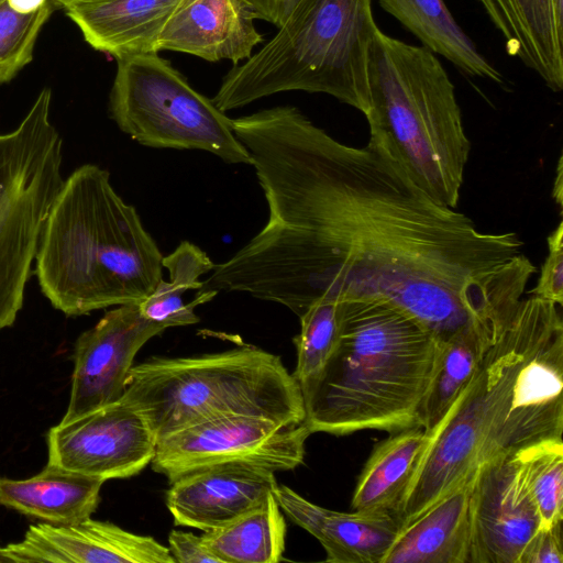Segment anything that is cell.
Here are the masks:
<instances>
[{
    "instance_id": "obj_24",
    "label": "cell",
    "mask_w": 563,
    "mask_h": 563,
    "mask_svg": "<svg viewBox=\"0 0 563 563\" xmlns=\"http://www.w3.org/2000/svg\"><path fill=\"white\" fill-rule=\"evenodd\" d=\"M200 537L219 563H277L285 550L286 522L272 492L230 522Z\"/></svg>"
},
{
    "instance_id": "obj_29",
    "label": "cell",
    "mask_w": 563,
    "mask_h": 563,
    "mask_svg": "<svg viewBox=\"0 0 563 563\" xmlns=\"http://www.w3.org/2000/svg\"><path fill=\"white\" fill-rule=\"evenodd\" d=\"M548 255L541 265L537 285L530 290L536 296L561 306L563 305V222L547 239Z\"/></svg>"
},
{
    "instance_id": "obj_23",
    "label": "cell",
    "mask_w": 563,
    "mask_h": 563,
    "mask_svg": "<svg viewBox=\"0 0 563 563\" xmlns=\"http://www.w3.org/2000/svg\"><path fill=\"white\" fill-rule=\"evenodd\" d=\"M384 11L411 32L422 46L463 73L500 84L503 75L476 48L443 0H378Z\"/></svg>"
},
{
    "instance_id": "obj_32",
    "label": "cell",
    "mask_w": 563,
    "mask_h": 563,
    "mask_svg": "<svg viewBox=\"0 0 563 563\" xmlns=\"http://www.w3.org/2000/svg\"><path fill=\"white\" fill-rule=\"evenodd\" d=\"M257 20H264L279 27L299 0H250Z\"/></svg>"
},
{
    "instance_id": "obj_19",
    "label": "cell",
    "mask_w": 563,
    "mask_h": 563,
    "mask_svg": "<svg viewBox=\"0 0 563 563\" xmlns=\"http://www.w3.org/2000/svg\"><path fill=\"white\" fill-rule=\"evenodd\" d=\"M472 486L473 477L402 526L382 563H470Z\"/></svg>"
},
{
    "instance_id": "obj_34",
    "label": "cell",
    "mask_w": 563,
    "mask_h": 563,
    "mask_svg": "<svg viewBox=\"0 0 563 563\" xmlns=\"http://www.w3.org/2000/svg\"><path fill=\"white\" fill-rule=\"evenodd\" d=\"M562 155L559 157L556 173L554 176L552 197L560 208L563 206V168Z\"/></svg>"
},
{
    "instance_id": "obj_30",
    "label": "cell",
    "mask_w": 563,
    "mask_h": 563,
    "mask_svg": "<svg viewBox=\"0 0 563 563\" xmlns=\"http://www.w3.org/2000/svg\"><path fill=\"white\" fill-rule=\"evenodd\" d=\"M168 549L175 563H219L201 537L191 532L172 530L168 536Z\"/></svg>"
},
{
    "instance_id": "obj_1",
    "label": "cell",
    "mask_w": 563,
    "mask_h": 563,
    "mask_svg": "<svg viewBox=\"0 0 563 563\" xmlns=\"http://www.w3.org/2000/svg\"><path fill=\"white\" fill-rule=\"evenodd\" d=\"M232 123L268 219L198 291L245 292L298 317L319 301L383 300L443 341L506 286L519 235L479 231L372 144H344L294 106Z\"/></svg>"
},
{
    "instance_id": "obj_17",
    "label": "cell",
    "mask_w": 563,
    "mask_h": 563,
    "mask_svg": "<svg viewBox=\"0 0 563 563\" xmlns=\"http://www.w3.org/2000/svg\"><path fill=\"white\" fill-rule=\"evenodd\" d=\"M274 495L285 515L321 543L330 563H382L401 528L393 512L330 510L286 485Z\"/></svg>"
},
{
    "instance_id": "obj_15",
    "label": "cell",
    "mask_w": 563,
    "mask_h": 563,
    "mask_svg": "<svg viewBox=\"0 0 563 563\" xmlns=\"http://www.w3.org/2000/svg\"><path fill=\"white\" fill-rule=\"evenodd\" d=\"M166 506L176 526L203 532L224 526L275 490V472L249 464L197 468L169 482Z\"/></svg>"
},
{
    "instance_id": "obj_5",
    "label": "cell",
    "mask_w": 563,
    "mask_h": 563,
    "mask_svg": "<svg viewBox=\"0 0 563 563\" xmlns=\"http://www.w3.org/2000/svg\"><path fill=\"white\" fill-rule=\"evenodd\" d=\"M368 143L437 203L456 209L471 143L437 55L378 29L368 60Z\"/></svg>"
},
{
    "instance_id": "obj_27",
    "label": "cell",
    "mask_w": 563,
    "mask_h": 563,
    "mask_svg": "<svg viewBox=\"0 0 563 563\" xmlns=\"http://www.w3.org/2000/svg\"><path fill=\"white\" fill-rule=\"evenodd\" d=\"M342 312L343 301H319L299 316L300 332L294 338L297 365L292 373L299 385L316 376L332 354Z\"/></svg>"
},
{
    "instance_id": "obj_9",
    "label": "cell",
    "mask_w": 563,
    "mask_h": 563,
    "mask_svg": "<svg viewBox=\"0 0 563 563\" xmlns=\"http://www.w3.org/2000/svg\"><path fill=\"white\" fill-rule=\"evenodd\" d=\"M109 113L123 133L143 146L198 150L229 164L251 165L232 119L158 53L117 59Z\"/></svg>"
},
{
    "instance_id": "obj_20",
    "label": "cell",
    "mask_w": 563,
    "mask_h": 563,
    "mask_svg": "<svg viewBox=\"0 0 563 563\" xmlns=\"http://www.w3.org/2000/svg\"><path fill=\"white\" fill-rule=\"evenodd\" d=\"M501 33L509 55L554 92L563 89V30L551 0H478Z\"/></svg>"
},
{
    "instance_id": "obj_13",
    "label": "cell",
    "mask_w": 563,
    "mask_h": 563,
    "mask_svg": "<svg viewBox=\"0 0 563 563\" xmlns=\"http://www.w3.org/2000/svg\"><path fill=\"white\" fill-rule=\"evenodd\" d=\"M518 453L494 459L473 476L470 563H523L542 529Z\"/></svg>"
},
{
    "instance_id": "obj_36",
    "label": "cell",
    "mask_w": 563,
    "mask_h": 563,
    "mask_svg": "<svg viewBox=\"0 0 563 563\" xmlns=\"http://www.w3.org/2000/svg\"><path fill=\"white\" fill-rule=\"evenodd\" d=\"M49 1L55 8L63 9L69 4L95 1V0H49Z\"/></svg>"
},
{
    "instance_id": "obj_10",
    "label": "cell",
    "mask_w": 563,
    "mask_h": 563,
    "mask_svg": "<svg viewBox=\"0 0 563 563\" xmlns=\"http://www.w3.org/2000/svg\"><path fill=\"white\" fill-rule=\"evenodd\" d=\"M306 422L283 423L256 415L212 418L157 441L153 471L168 482L190 471L219 464H249L289 471L303 462Z\"/></svg>"
},
{
    "instance_id": "obj_31",
    "label": "cell",
    "mask_w": 563,
    "mask_h": 563,
    "mask_svg": "<svg viewBox=\"0 0 563 563\" xmlns=\"http://www.w3.org/2000/svg\"><path fill=\"white\" fill-rule=\"evenodd\" d=\"M523 563H563L562 522L538 532Z\"/></svg>"
},
{
    "instance_id": "obj_2",
    "label": "cell",
    "mask_w": 563,
    "mask_h": 563,
    "mask_svg": "<svg viewBox=\"0 0 563 563\" xmlns=\"http://www.w3.org/2000/svg\"><path fill=\"white\" fill-rule=\"evenodd\" d=\"M561 306L530 296L504 314L471 379L430 433L399 504L401 527L485 463L563 441Z\"/></svg>"
},
{
    "instance_id": "obj_6",
    "label": "cell",
    "mask_w": 563,
    "mask_h": 563,
    "mask_svg": "<svg viewBox=\"0 0 563 563\" xmlns=\"http://www.w3.org/2000/svg\"><path fill=\"white\" fill-rule=\"evenodd\" d=\"M374 0H299L277 33L223 77L211 99L222 112L284 92L325 93L363 114L368 60L379 29Z\"/></svg>"
},
{
    "instance_id": "obj_26",
    "label": "cell",
    "mask_w": 563,
    "mask_h": 563,
    "mask_svg": "<svg viewBox=\"0 0 563 563\" xmlns=\"http://www.w3.org/2000/svg\"><path fill=\"white\" fill-rule=\"evenodd\" d=\"M526 487L542 527L563 521V441L541 443L518 452Z\"/></svg>"
},
{
    "instance_id": "obj_3",
    "label": "cell",
    "mask_w": 563,
    "mask_h": 563,
    "mask_svg": "<svg viewBox=\"0 0 563 563\" xmlns=\"http://www.w3.org/2000/svg\"><path fill=\"white\" fill-rule=\"evenodd\" d=\"M163 254L136 209L96 164L77 167L57 194L41 235L35 274L67 317L140 303L163 279Z\"/></svg>"
},
{
    "instance_id": "obj_22",
    "label": "cell",
    "mask_w": 563,
    "mask_h": 563,
    "mask_svg": "<svg viewBox=\"0 0 563 563\" xmlns=\"http://www.w3.org/2000/svg\"><path fill=\"white\" fill-rule=\"evenodd\" d=\"M430 439L421 427H412L390 432L378 442L357 477L352 509L396 515Z\"/></svg>"
},
{
    "instance_id": "obj_28",
    "label": "cell",
    "mask_w": 563,
    "mask_h": 563,
    "mask_svg": "<svg viewBox=\"0 0 563 563\" xmlns=\"http://www.w3.org/2000/svg\"><path fill=\"white\" fill-rule=\"evenodd\" d=\"M54 9L48 0L34 12L21 13L0 0V85L12 80L32 60L40 31Z\"/></svg>"
},
{
    "instance_id": "obj_35",
    "label": "cell",
    "mask_w": 563,
    "mask_h": 563,
    "mask_svg": "<svg viewBox=\"0 0 563 563\" xmlns=\"http://www.w3.org/2000/svg\"><path fill=\"white\" fill-rule=\"evenodd\" d=\"M558 26L563 30V0H551Z\"/></svg>"
},
{
    "instance_id": "obj_12",
    "label": "cell",
    "mask_w": 563,
    "mask_h": 563,
    "mask_svg": "<svg viewBox=\"0 0 563 563\" xmlns=\"http://www.w3.org/2000/svg\"><path fill=\"white\" fill-rule=\"evenodd\" d=\"M165 330L143 317L139 303H129L107 311L82 332L75 343L70 397L59 423L120 400L135 355Z\"/></svg>"
},
{
    "instance_id": "obj_11",
    "label": "cell",
    "mask_w": 563,
    "mask_h": 563,
    "mask_svg": "<svg viewBox=\"0 0 563 563\" xmlns=\"http://www.w3.org/2000/svg\"><path fill=\"white\" fill-rule=\"evenodd\" d=\"M157 441L142 415L118 400L47 434V463L108 481L139 474L153 460Z\"/></svg>"
},
{
    "instance_id": "obj_14",
    "label": "cell",
    "mask_w": 563,
    "mask_h": 563,
    "mask_svg": "<svg viewBox=\"0 0 563 563\" xmlns=\"http://www.w3.org/2000/svg\"><path fill=\"white\" fill-rule=\"evenodd\" d=\"M175 563L150 536L88 518L71 525L31 526L22 541L0 548V563Z\"/></svg>"
},
{
    "instance_id": "obj_18",
    "label": "cell",
    "mask_w": 563,
    "mask_h": 563,
    "mask_svg": "<svg viewBox=\"0 0 563 563\" xmlns=\"http://www.w3.org/2000/svg\"><path fill=\"white\" fill-rule=\"evenodd\" d=\"M180 0H95L63 10L96 51L124 57L157 53L156 42Z\"/></svg>"
},
{
    "instance_id": "obj_7",
    "label": "cell",
    "mask_w": 563,
    "mask_h": 563,
    "mask_svg": "<svg viewBox=\"0 0 563 563\" xmlns=\"http://www.w3.org/2000/svg\"><path fill=\"white\" fill-rule=\"evenodd\" d=\"M156 441L229 415L306 422L300 385L280 357L253 345L188 357H152L132 366L121 397Z\"/></svg>"
},
{
    "instance_id": "obj_21",
    "label": "cell",
    "mask_w": 563,
    "mask_h": 563,
    "mask_svg": "<svg viewBox=\"0 0 563 563\" xmlns=\"http://www.w3.org/2000/svg\"><path fill=\"white\" fill-rule=\"evenodd\" d=\"M103 483L47 463L27 479L0 477V506L56 526L77 523L96 511Z\"/></svg>"
},
{
    "instance_id": "obj_4",
    "label": "cell",
    "mask_w": 563,
    "mask_h": 563,
    "mask_svg": "<svg viewBox=\"0 0 563 563\" xmlns=\"http://www.w3.org/2000/svg\"><path fill=\"white\" fill-rule=\"evenodd\" d=\"M440 340L383 300L343 301L340 335L321 371L300 384L312 433L421 427Z\"/></svg>"
},
{
    "instance_id": "obj_33",
    "label": "cell",
    "mask_w": 563,
    "mask_h": 563,
    "mask_svg": "<svg viewBox=\"0 0 563 563\" xmlns=\"http://www.w3.org/2000/svg\"><path fill=\"white\" fill-rule=\"evenodd\" d=\"M7 2L18 12L31 13L41 9L48 2V0H7Z\"/></svg>"
},
{
    "instance_id": "obj_8",
    "label": "cell",
    "mask_w": 563,
    "mask_h": 563,
    "mask_svg": "<svg viewBox=\"0 0 563 563\" xmlns=\"http://www.w3.org/2000/svg\"><path fill=\"white\" fill-rule=\"evenodd\" d=\"M52 90L0 133V331L23 307L41 235L64 178L63 139L51 121Z\"/></svg>"
},
{
    "instance_id": "obj_16",
    "label": "cell",
    "mask_w": 563,
    "mask_h": 563,
    "mask_svg": "<svg viewBox=\"0 0 563 563\" xmlns=\"http://www.w3.org/2000/svg\"><path fill=\"white\" fill-rule=\"evenodd\" d=\"M255 20L250 0H180L158 35L156 51L238 65L264 41Z\"/></svg>"
},
{
    "instance_id": "obj_25",
    "label": "cell",
    "mask_w": 563,
    "mask_h": 563,
    "mask_svg": "<svg viewBox=\"0 0 563 563\" xmlns=\"http://www.w3.org/2000/svg\"><path fill=\"white\" fill-rule=\"evenodd\" d=\"M162 264L168 271L169 280L163 278L139 303L142 316L166 329L199 322L195 308L210 301L217 292L197 291L188 303L184 295L191 289L198 290L202 283L200 277L212 272L216 264L205 251L188 241H183L170 254L164 256Z\"/></svg>"
}]
</instances>
